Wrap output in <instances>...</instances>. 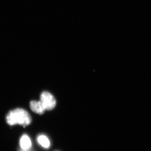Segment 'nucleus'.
Segmentation results:
<instances>
[{"instance_id":"7ed1b4c3","label":"nucleus","mask_w":151,"mask_h":151,"mask_svg":"<svg viewBox=\"0 0 151 151\" xmlns=\"http://www.w3.org/2000/svg\"><path fill=\"white\" fill-rule=\"evenodd\" d=\"M31 109L35 113L39 114H42L46 111L43 104L40 101H32L30 103Z\"/></svg>"},{"instance_id":"39448f33","label":"nucleus","mask_w":151,"mask_h":151,"mask_svg":"<svg viewBox=\"0 0 151 151\" xmlns=\"http://www.w3.org/2000/svg\"><path fill=\"white\" fill-rule=\"evenodd\" d=\"M37 142L38 143L44 148L48 149L50 147V141L45 135L41 134L38 136Z\"/></svg>"},{"instance_id":"f03ea898","label":"nucleus","mask_w":151,"mask_h":151,"mask_svg":"<svg viewBox=\"0 0 151 151\" xmlns=\"http://www.w3.org/2000/svg\"><path fill=\"white\" fill-rule=\"evenodd\" d=\"M40 100L46 110H52L56 105V100L54 96L49 92H42L41 94Z\"/></svg>"},{"instance_id":"f257e3e1","label":"nucleus","mask_w":151,"mask_h":151,"mask_svg":"<svg viewBox=\"0 0 151 151\" xmlns=\"http://www.w3.org/2000/svg\"><path fill=\"white\" fill-rule=\"evenodd\" d=\"M6 121L10 126L19 124L25 127L30 124L32 120L27 111L22 108H17L8 113Z\"/></svg>"},{"instance_id":"20e7f679","label":"nucleus","mask_w":151,"mask_h":151,"mask_svg":"<svg viewBox=\"0 0 151 151\" xmlns=\"http://www.w3.org/2000/svg\"><path fill=\"white\" fill-rule=\"evenodd\" d=\"M21 149L24 150H29L32 146V143L29 137L27 134H23L19 140Z\"/></svg>"},{"instance_id":"423d86ee","label":"nucleus","mask_w":151,"mask_h":151,"mask_svg":"<svg viewBox=\"0 0 151 151\" xmlns=\"http://www.w3.org/2000/svg\"><path fill=\"white\" fill-rule=\"evenodd\" d=\"M19 151H29V150H22V149H21Z\"/></svg>"}]
</instances>
